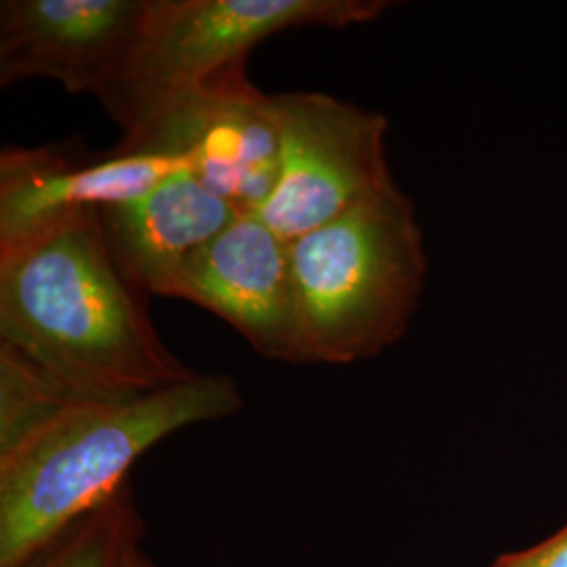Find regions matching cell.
<instances>
[{
	"mask_svg": "<svg viewBox=\"0 0 567 567\" xmlns=\"http://www.w3.org/2000/svg\"><path fill=\"white\" fill-rule=\"evenodd\" d=\"M0 343L86 398H137L196 377L164 347L145 299L122 278L102 208L0 250Z\"/></svg>",
	"mask_w": 567,
	"mask_h": 567,
	"instance_id": "cell-1",
	"label": "cell"
},
{
	"mask_svg": "<svg viewBox=\"0 0 567 567\" xmlns=\"http://www.w3.org/2000/svg\"><path fill=\"white\" fill-rule=\"evenodd\" d=\"M236 381L196 374L182 385L137 398H79L0 450V567L34 550L102 507L147 450L185 426L243 410Z\"/></svg>",
	"mask_w": 567,
	"mask_h": 567,
	"instance_id": "cell-2",
	"label": "cell"
},
{
	"mask_svg": "<svg viewBox=\"0 0 567 567\" xmlns=\"http://www.w3.org/2000/svg\"><path fill=\"white\" fill-rule=\"evenodd\" d=\"M305 364H353L398 343L425 286L416 208L398 183L290 240Z\"/></svg>",
	"mask_w": 567,
	"mask_h": 567,
	"instance_id": "cell-3",
	"label": "cell"
},
{
	"mask_svg": "<svg viewBox=\"0 0 567 567\" xmlns=\"http://www.w3.org/2000/svg\"><path fill=\"white\" fill-rule=\"evenodd\" d=\"M389 7L385 0H152L142 41L102 103L124 131L152 105L248 60L274 34L365 23Z\"/></svg>",
	"mask_w": 567,
	"mask_h": 567,
	"instance_id": "cell-4",
	"label": "cell"
},
{
	"mask_svg": "<svg viewBox=\"0 0 567 567\" xmlns=\"http://www.w3.org/2000/svg\"><path fill=\"white\" fill-rule=\"evenodd\" d=\"M122 133L116 154L179 158L204 187L243 213H257L276 189L274 95L248 81L246 61L152 105Z\"/></svg>",
	"mask_w": 567,
	"mask_h": 567,
	"instance_id": "cell-5",
	"label": "cell"
},
{
	"mask_svg": "<svg viewBox=\"0 0 567 567\" xmlns=\"http://www.w3.org/2000/svg\"><path fill=\"white\" fill-rule=\"evenodd\" d=\"M280 131V175L255 213L284 240L339 217L368 194L393 183L381 112L326 93L274 95Z\"/></svg>",
	"mask_w": 567,
	"mask_h": 567,
	"instance_id": "cell-6",
	"label": "cell"
},
{
	"mask_svg": "<svg viewBox=\"0 0 567 567\" xmlns=\"http://www.w3.org/2000/svg\"><path fill=\"white\" fill-rule=\"evenodd\" d=\"M152 0H2L0 84L60 82L102 100L142 41Z\"/></svg>",
	"mask_w": 567,
	"mask_h": 567,
	"instance_id": "cell-7",
	"label": "cell"
},
{
	"mask_svg": "<svg viewBox=\"0 0 567 567\" xmlns=\"http://www.w3.org/2000/svg\"><path fill=\"white\" fill-rule=\"evenodd\" d=\"M166 297L213 311L269 360L305 364L290 243L255 213H240L198 248Z\"/></svg>",
	"mask_w": 567,
	"mask_h": 567,
	"instance_id": "cell-8",
	"label": "cell"
},
{
	"mask_svg": "<svg viewBox=\"0 0 567 567\" xmlns=\"http://www.w3.org/2000/svg\"><path fill=\"white\" fill-rule=\"evenodd\" d=\"M189 168L173 156L116 154L86 158L70 145L18 147L0 154V250L61 219L135 200Z\"/></svg>",
	"mask_w": 567,
	"mask_h": 567,
	"instance_id": "cell-9",
	"label": "cell"
},
{
	"mask_svg": "<svg viewBox=\"0 0 567 567\" xmlns=\"http://www.w3.org/2000/svg\"><path fill=\"white\" fill-rule=\"evenodd\" d=\"M240 213L183 168L135 200L102 208L103 234L131 288L143 299L166 297L182 265Z\"/></svg>",
	"mask_w": 567,
	"mask_h": 567,
	"instance_id": "cell-10",
	"label": "cell"
},
{
	"mask_svg": "<svg viewBox=\"0 0 567 567\" xmlns=\"http://www.w3.org/2000/svg\"><path fill=\"white\" fill-rule=\"evenodd\" d=\"M142 536V517L131 487L126 486L102 507L65 527L18 567H122Z\"/></svg>",
	"mask_w": 567,
	"mask_h": 567,
	"instance_id": "cell-11",
	"label": "cell"
},
{
	"mask_svg": "<svg viewBox=\"0 0 567 567\" xmlns=\"http://www.w3.org/2000/svg\"><path fill=\"white\" fill-rule=\"evenodd\" d=\"M492 567H567V526L534 547L498 557Z\"/></svg>",
	"mask_w": 567,
	"mask_h": 567,
	"instance_id": "cell-12",
	"label": "cell"
},
{
	"mask_svg": "<svg viewBox=\"0 0 567 567\" xmlns=\"http://www.w3.org/2000/svg\"><path fill=\"white\" fill-rule=\"evenodd\" d=\"M122 567H163L156 566L145 553H143L142 547L140 545H135V547L128 550V555H126V559H124V564Z\"/></svg>",
	"mask_w": 567,
	"mask_h": 567,
	"instance_id": "cell-13",
	"label": "cell"
}]
</instances>
